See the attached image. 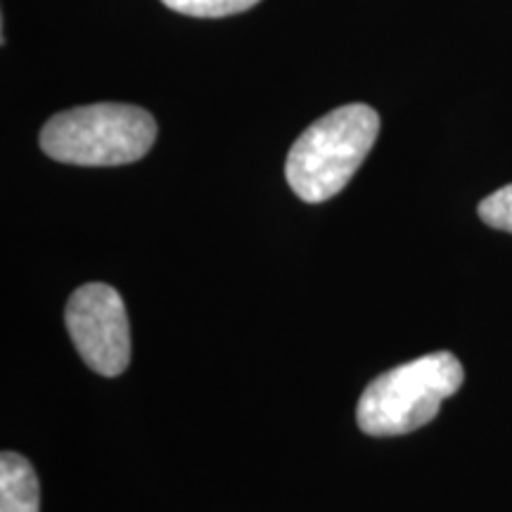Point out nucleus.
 <instances>
[{
    "mask_svg": "<svg viewBox=\"0 0 512 512\" xmlns=\"http://www.w3.org/2000/svg\"><path fill=\"white\" fill-rule=\"evenodd\" d=\"M0 512H41V486L34 467L19 453L0 456Z\"/></svg>",
    "mask_w": 512,
    "mask_h": 512,
    "instance_id": "obj_5",
    "label": "nucleus"
},
{
    "mask_svg": "<svg viewBox=\"0 0 512 512\" xmlns=\"http://www.w3.org/2000/svg\"><path fill=\"white\" fill-rule=\"evenodd\" d=\"M465 380L451 351H437L396 366L368 384L356 408V422L370 437H401L437 418L441 403Z\"/></svg>",
    "mask_w": 512,
    "mask_h": 512,
    "instance_id": "obj_2",
    "label": "nucleus"
},
{
    "mask_svg": "<svg viewBox=\"0 0 512 512\" xmlns=\"http://www.w3.org/2000/svg\"><path fill=\"white\" fill-rule=\"evenodd\" d=\"M157 138V121L136 105L98 102L55 114L41 131L43 152L76 166H121L143 159Z\"/></svg>",
    "mask_w": 512,
    "mask_h": 512,
    "instance_id": "obj_3",
    "label": "nucleus"
},
{
    "mask_svg": "<svg viewBox=\"0 0 512 512\" xmlns=\"http://www.w3.org/2000/svg\"><path fill=\"white\" fill-rule=\"evenodd\" d=\"M64 320L88 368L105 377L124 373L131 361V332L124 299L114 287L102 283L79 287L69 297Z\"/></svg>",
    "mask_w": 512,
    "mask_h": 512,
    "instance_id": "obj_4",
    "label": "nucleus"
},
{
    "mask_svg": "<svg viewBox=\"0 0 512 512\" xmlns=\"http://www.w3.org/2000/svg\"><path fill=\"white\" fill-rule=\"evenodd\" d=\"M479 219L486 226L512 233V183L479 202Z\"/></svg>",
    "mask_w": 512,
    "mask_h": 512,
    "instance_id": "obj_7",
    "label": "nucleus"
},
{
    "mask_svg": "<svg viewBox=\"0 0 512 512\" xmlns=\"http://www.w3.org/2000/svg\"><path fill=\"white\" fill-rule=\"evenodd\" d=\"M380 117L373 107L344 105L311 124L287 155L285 176L299 200L320 204L347 188L373 150Z\"/></svg>",
    "mask_w": 512,
    "mask_h": 512,
    "instance_id": "obj_1",
    "label": "nucleus"
},
{
    "mask_svg": "<svg viewBox=\"0 0 512 512\" xmlns=\"http://www.w3.org/2000/svg\"><path fill=\"white\" fill-rule=\"evenodd\" d=\"M162 3L166 8L181 12V15L214 19L238 15V12L254 8L259 0H162Z\"/></svg>",
    "mask_w": 512,
    "mask_h": 512,
    "instance_id": "obj_6",
    "label": "nucleus"
}]
</instances>
